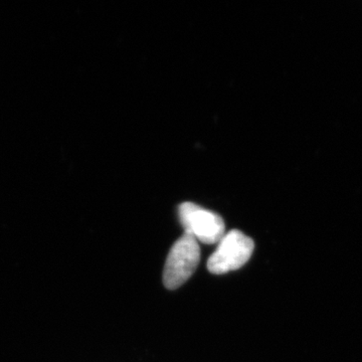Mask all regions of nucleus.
Masks as SVG:
<instances>
[{
  "label": "nucleus",
  "mask_w": 362,
  "mask_h": 362,
  "mask_svg": "<svg viewBox=\"0 0 362 362\" xmlns=\"http://www.w3.org/2000/svg\"><path fill=\"white\" fill-rule=\"evenodd\" d=\"M201 259L199 242L189 233L176 240L169 252L163 271V283L168 289L180 287L192 277Z\"/></svg>",
  "instance_id": "1"
},
{
  "label": "nucleus",
  "mask_w": 362,
  "mask_h": 362,
  "mask_svg": "<svg viewBox=\"0 0 362 362\" xmlns=\"http://www.w3.org/2000/svg\"><path fill=\"white\" fill-rule=\"evenodd\" d=\"M181 225L197 242L216 244L225 235V221L221 216L204 207L183 202L178 209Z\"/></svg>",
  "instance_id": "3"
},
{
  "label": "nucleus",
  "mask_w": 362,
  "mask_h": 362,
  "mask_svg": "<svg viewBox=\"0 0 362 362\" xmlns=\"http://www.w3.org/2000/svg\"><path fill=\"white\" fill-rule=\"evenodd\" d=\"M254 242L240 230L225 233L214 254L207 261V269L214 274H225L245 265L254 252Z\"/></svg>",
  "instance_id": "2"
}]
</instances>
